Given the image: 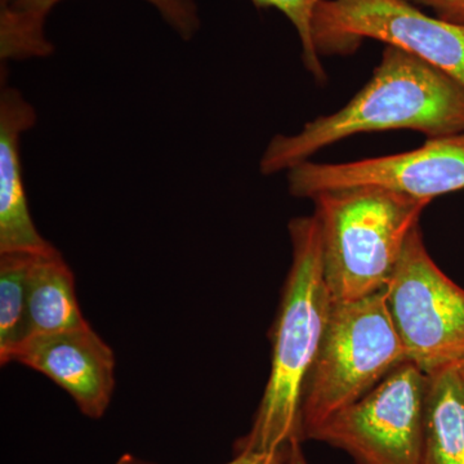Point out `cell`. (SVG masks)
I'll list each match as a JSON object with an SVG mask.
<instances>
[{
    "instance_id": "6da1fadb",
    "label": "cell",
    "mask_w": 464,
    "mask_h": 464,
    "mask_svg": "<svg viewBox=\"0 0 464 464\" xmlns=\"http://www.w3.org/2000/svg\"><path fill=\"white\" fill-rule=\"evenodd\" d=\"M411 130L429 139L464 133V87L414 54L387 45L365 87L344 108L276 134L259 169L271 176L310 160L320 150L360 133Z\"/></svg>"
},
{
    "instance_id": "7a4b0ae2",
    "label": "cell",
    "mask_w": 464,
    "mask_h": 464,
    "mask_svg": "<svg viewBox=\"0 0 464 464\" xmlns=\"http://www.w3.org/2000/svg\"><path fill=\"white\" fill-rule=\"evenodd\" d=\"M292 266L271 329V371L252 429L235 453H270L301 435L304 383L328 325L333 299L323 267L322 230L316 216L289 224Z\"/></svg>"
},
{
    "instance_id": "3957f363",
    "label": "cell",
    "mask_w": 464,
    "mask_h": 464,
    "mask_svg": "<svg viewBox=\"0 0 464 464\" xmlns=\"http://www.w3.org/2000/svg\"><path fill=\"white\" fill-rule=\"evenodd\" d=\"M311 200L322 230L324 276L334 304L386 289L409 235L431 203L372 185L320 192Z\"/></svg>"
},
{
    "instance_id": "277c9868",
    "label": "cell",
    "mask_w": 464,
    "mask_h": 464,
    "mask_svg": "<svg viewBox=\"0 0 464 464\" xmlns=\"http://www.w3.org/2000/svg\"><path fill=\"white\" fill-rule=\"evenodd\" d=\"M404 362V347L384 290L356 301L333 302L302 395V440L365 396Z\"/></svg>"
},
{
    "instance_id": "5b68a950",
    "label": "cell",
    "mask_w": 464,
    "mask_h": 464,
    "mask_svg": "<svg viewBox=\"0 0 464 464\" xmlns=\"http://www.w3.org/2000/svg\"><path fill=\"white\" fill-rule=\"evenodd\" d=\"M386 292L406 360L426 374L464 360V289L440 270L411 231Z\"/></svg>"
},
{
    "instance_id": "8992f818",
    "label": "cell",
    "mask_w": 464,
    "mask_h": 464,
    "mask_svg": "<svg viewBox=\"0 0 464 464\" xmlns=\"http://www.w3.org/2000/svg\"><path fill=\"white\" fill-rule=\"evenodd\" d=\"M365 39L414 54L464 87V26L408 0H320L313 21L319 56L353 53Z\"/></svg>"
},
{
    "instance_id": "52a82bcc",
    "label": "cell",
    "mask_w": 464,
    "mask_h": 464,
    "mask_svg": "<svg viewBox=\"0 0 464 464\" xmlns=\"http://www.w3.org/2000/svg\"><path fill=\"white\" fill-rule=\"evenodd\" d=\"M426 391L427 374L406 360L308 439L346 451L357 464H420Z\"/></svg>"
},
{
    "instance_id": "ba28073f",
    "label": "cell",
    "mask_w": 464,
    "mask_h": 464,
    "mask_svg": "<svg viewBox=\"0 0 464 464\" xmlns=\"http://www.w3.org/2000/svg\"><path fill=\"white\" fill-rule=\"evenodd\" d=\"M289 191L313 199L320 192L381 186L409 197L431 200L464 190V133L427 139L420 148L348 163L304 161L288 170Z\"/></svg>"
},
{
    "instance_id": "9c48e42d",
    "label": "cell",
    "mask_w": 464,
    "mask_h": 464,
    "mask_svg": "<svg viewBox=\"0 0 464 464\" xmlns=\"http://www.w3.org/2000/svg\"><path fill=\"white\" fill-rule=\"evenodd\" d=\"M11 362L32 368L66 391L85 417L99 420L108 411L115 387L111 347L90 324L27 338Z\"/></svg>"
},
{
    "instance_id": "30bf717a",
    "label": "cell",
    "mask_w": 464,
    "mask_h": 464,
    "mask_svg": "<svg viewBox=\"0 0 464 464\" xmlns=\"http://www.w3.org/2000/svg\"><path fill=\"white\" fill-rule=\"evenodd\" d=\"M35 109L16 88L0 93V253H43L53 248L39 234L27 204L21 168L23 133L36 124Z\"/></svg>"
},
{
    "instance_id": "8fae6325",
    "label": "cell",
    "mask_w": 464,
    "mask_h": 464,
    "mask_svg": "<svg viewBox=\"0 0 464 464\" xmlns=\"http://www.w3.org/2000/svg\"><path fill=\"white\" fill-rule=\"evenodd\" d=\"M63 0H0V60L44 58L54 52L45 35L52 9ZM182 41L190 42L201 27L195 0H145Z\"/></svg>"
},
{
    "instance_id": "7c38bea8",
    "label": "cell",
    "mask_w": 464,
    "mask_h": 464,
    "mask_svg": "<svg viewBox=\"0 0 464 464\" xmlns=\"http://www.w3.org/2000/svg\"><path fill=\"white\" fill-rule=\"evenodd\" d=\"M87 324L76 297L74 274L61 253L53 246L34 256L27 279L29 337Z\"/></svg>"
},
{
    "instance_id": "4fadbf2b",
    "label": "cell",
    "mask_w": 464,
    "mask_h": 464,
    "mask_svg": "<svg viewBox=\"0 0 464 464\" xmlns=\"http://www.w3.org/2000/svg\"><path fill=\"white\" fill-rule=\"evenodd\" d=\"M420 464H464V384L457 365L427 374Z\"/></svg>"
},
{
    "instance_id": "5bb4252c",
    "label": "cell",
    "mask_w": 464,
    "mask_h": 464,
    "mask_svg": "<svg viewBox=\"0 0 464 464\" xmlns=\"http://www.w3.org/2000/svg\"><path fill=\"white\" fill-rule=\"evenodd\" d=\"M38 253H0V362L11 364L14 351L29 337L27 279Z\"/></svg>"
},
{
    "instance_id": "9a60e30c",
    "label": "cell",
    "mask_w": 464,
    "mask_h": 464,
    "mask_svg": "<svg viewBox=\"0 0 464 464\" xmlns=\"http://www.w3.org/2000/svg\"><path fill=\"white\" fill-rule=\"evenodd\" d=\"M250 2L259 9H277L288 18L297 30L304 67L317 82H325L326 74L313 41L314 14L320 0H250Z\"/></svg>"
},
{
    "instance_id": "2e32d148",
    "label": "cell",
    "mask_w": 464,
    "mask_h": 464,
    "mask_svg": "<svg viewBox=\"0 0 464 464\" xmlns=\"http://www.w3.org/2000/svg\"><path fill=\"white\" fill-rule=\"evenodd\" d=\"M408 2L431 8L436 17L464 26V0H408Z\"/></svg>"
},
{
    "instance_id": "e0dca14e",
    "label": "cell",
    "mask_w": 464,
    "mask_h": 464,
    "mask_svg": "<svg viewBox=\"0 0 464 464\" xmlns=\"http://www.w3.org/2000/svg\"><path fill=\"white\" fill-rule=\"evenodd\" d=\"M280 448L270 453H252V451H244L237 453L234 460L227 464H279ZM116 464H148L142 460L137 459L130 454H125L118 460Z\"/></svg>"
},
{
    "instance_id": "ac0fdd59",
    "label": "cell",
    "mask_w": 464,
    "mask_h": 464,
    "mask_svg": "<svg viewBox=\"0 0 464 464\" xmlns=\"http://www.w3.org/2000/svg\"><path fill=\"white\" fill-rule=\"evenodd\" d=\"M302 439L289 440L280 448L279 464H308L301 447Z\"/></svg>"
},
{
    "instance_id": "d6986e66",
    "label": "cell",
    "mask_w": 464,
    "mask_h": 464,
    "mask_svg": "<svg viewBox=\"0 0 464 464\" xmlns=\"http://www.w3.org/2000/svg\"><path fill=\"white\" fill-rule=\"evenodd\" d=\"M458 373H459L460 380H462L464 384V360L462 362L457 365Z\"/></svg>"
}]
</instances>
